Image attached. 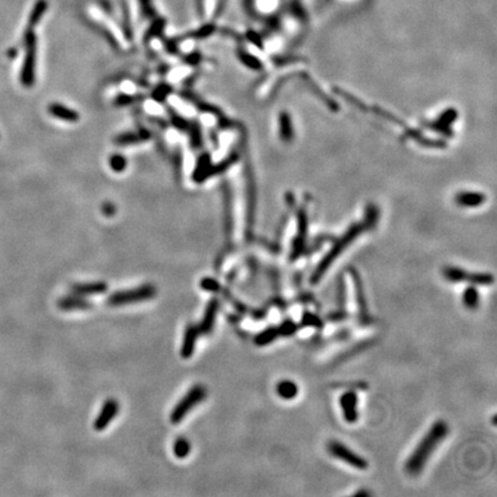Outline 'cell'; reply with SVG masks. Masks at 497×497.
I'll use <instances>...</instances> for the list:
<instances>
[{
    "label": "cell",
    "mask_w": 497,
    "mask_h": 497,
    "mask_svg": "<svg viewBox=\"0 0 497 497\" xmlns=\"http://www.w3.org/2000/svg\"><path fill=\"white\" fill-rule=\"evenodd\" d=\"M448 425L446 421L439 420L430 427L429 430L427 431L425 438L421 440L420 443L418 444L414 451L409 457V459L405 464V470L411 475L419 474L422 469L425 468L427 461H428L431 453L434 452L440 443H441L448 435Z\"/></svg>",
    "instance_id": "1"
},
{
    "label": "cell",
    "mask_w": 497,
    "mask_h": 497,
    "mask_svg": "<svg viewBox=\"0 0 497 497\" xmlns=\"http://www.w3.org/2000/svg\"><path fill=\"white\" fill-rule=\"evenodd\" d=\"M156 293L157 289L153 286L144 285L139 288H134V289L117 291V293L108 296L106 303L107 305H111V306H121V305H127L151 299L154 297Z\"/></svg>",
    "instance_id": "2"
},
{
    "label": "cell",
    "mask_w": 497,
    "mask_h": 497,
    "mask_svg": "<svg viewBox=\"0 0 497 497\" xmlns=\"http://www.w3.org/2000/svg\"><path fill=\"white\" fill-rule=\"evenodd\" d=\"M206 396V389L203 386H195L191 388L184 397H183L178 404L176 405L171 414L172 424H178L183 418H184L191 409L195 408L199 402L205 398Z\"/></svg>",
    "instance_id": "3"
},
{
    "label": "cell",
    "mask_w": 497,
    "mask_h": 497,
    "mask_svg": "<svg viewBox=\"0 0 497 497\" xmlns=\"http://www.w3.org/2000/svg\"><path fill=\"white\" fill-rule=\"evenodd\" d=\"M444 277L451 282H469L474 286H490L494 282V277L490 274L471 273L455 267L444 269Z\"/></svg>",
    "instance_id": "4"
},
{
    "label": "cell",
    "mask_w": 497,
    "mask_h": 497,
    "mask_svg": "<svg viewBox=\"0 0 497 497\" xmlns=\"http://www.w3.org/2000/svg\"><path fill=\"white\" fill-rule=\"evenodd\" d=\"M327 448H328V451L331 456L344 461V463L352 466V468H355L357 470L367 469L368 466L367 461H366L363 457H360L359 455L355 453L351 449H349L347 446H344L343 443L338 441H330Z\"/></svg>",
    "instance_id": "5"
},
{
    "label": "cell",
    "mask_w": 497,
    "mask_h": 497,
    "mask_svg": "<svg viewBox=\"0 0 497 497\" xmlns=\"http://www.w3.org/2000/svg\"><path fill=\"white\" fill-rule=\"evenodd\" d=\"M25 45H27V54H25L22 78L23 82H25L24 84H30L34 77V64L35 54H36V37L32 32V28H29L25 33Z\"/></svg>",
    "instance_id": "6"
},
{
    "label": "cell",
    "mask_w": 497,
    "mask_h": 497,
    "mask_svg": "<svg viewBox=\"0 0 497 497\" xmlns=\"http://www.w3.org/2000/svg\"><path fill=\"white\" fill-rule=\"evenodd\" d=\"M339 404L343 410V416L349 424H355L358 420V396L355 391H347L339 398Z\"/></svg>",
    "instance_id": "7"
},
{
    "label": "cell",
    "mask_w": 497,
    "mask_h": 497,
    "mask_svg": "<svg viewBox=\"0 0 497 497\" xmlns=\"http://www.w3.org/2000/svg\"><path fill=\"white\" fill-rule=\"evenodd\" d=\"M119 411V404L115 399H107L105 403H104L102 410L98 414V417L96 418L94 427L96 430H103L105 429L106 427L110 425V422L114 419L115 416Z\"/></svg>",
    "instance_id": "8"
},
{
    "label": "cell",
    "mask_w": 497,
    "mask_h": 497,
    "mask_svg": "<svg viewBox=\"0 0 497 497\" xmlns=\"http://www.w3.org/2000/svg\"><path fill=\"white\" fill-rule=\"evenodd\" d=\"M218 309H219V300L216 298H212L208 302L206 309H205L204 318L200 321L199 326H197L199 334L207 335L213 330V327L215 324V318L218 315Z\"/></svg>",
    "instance_id": "9"
},
{
    "label": "cell",
    "mask_w": 497,
    "mask_h": 497,
    "mask_svg": "<svg viewBox=\"0 0 497 497\" xmlns=\"http://www.w3.org/2000/svg\"><path fill=\"white\" fill-rule=\"evenodd\" d=\"M198 335H199V331L197 326L189 325L187 327V329L184 331V337H183L182 348H181V356L183 358L188 359L194 355Z\"/></svg>",
    "instance_id": "10"
},
{
    "label": "cell",
    "mask_w": 497,
    "mask_h": 497,
    "mask_svg": "<svg viewBox=\"0 0 497 497\" xmlns=\"http://www.w3.org/2000/svg\"><path fill=\"white\" fill-rule=\"evenodd\" d=\"M72 294L78 296H89L103 294L107 290V285L104 282H90V283H77L71 288Z\"/></svg>",
    "instance_id": "11"
},
{
    "label": "cell",
    "mask_w": 497,
    "mask_h": 497,
    "mask_svg": "<svg viewBox=\"0 0 497 497\" xmlns=\"http://www.w3.org/2000/svg\"><path fill=\"white\" fill-rule=\"evenodd\" d=\"M58 306L61 309H66V311H71V309H85L90 308L92 306L89 300H86L82 297V296L78 295H73L68 296V297L61 298L58 302Z\"/></svg>",
    "instance_id": "12"
},
{
    "label": "cell",
    "mask_w": 497,
    "mask_h": 497,
    "mask_svg": "<svg viewBox=\"0 0 497 497\" xmlns=\"http://www.w3.org/2000/svg\"><path fill=\"white\" fill-rule=\"evenodd\" d=\"M50 113L54 117H59V119L64 121H69V122H76L78 120V114L73 110H69L66 106L59 105V104H53V105L50 106Z\"/></svg>",
    "instance_id": "13"
},
{
    "label": "cell",
    "mask_w": 497,
    "mask_h": 497,
    "mask_svg": "<svg viewBox=\"0 0 497 497\" xmlns=\"http://www.w3.org/2000/svg\"><path fill=\"white\" fill-rule=\"evenodd\" d=\"M277 394L283 399H293L298 394V387L295 382L290 380H285L278 383L276 387Z\"/></svg>",
    "instance_id": "14"
},
{
    "label": "cell",
    "mask_w": 497,
    "mask_h": 497,
    "mask_svg": "<svg viewBox=\"0 0 497 497\" xmlns=\"http://www.w3.org/2000/svg\"><path fill=\"white\" fill-rule=\"evenodd\" d=\"M46 8H47L46 0H38V2L35 4V6L29 16V28L35 27V25L41 21L43 14H44L46 11Z\"/></svg>",
    "instance_id": "15"
},
{
    "label": "cell",
    "mask_w": 497,
    "mask_h": 497,
    "mask_svg": "<svg viewBox=\"0 0 497 497\" xmlns=\"http://www.w3.org/2000/svg\"><path fill=\"white\" fill-rule=\"evenodd\" d=\"M355 288H356V296H357V303H358V308L360 312V316L363 319H367V307H366L365 303V296H364V290L363 286H361L360 280L358 276L355 275Z\"/></svg>",
    "instance_id": "16"
},
{
    "label": "cell",
    "mask_w": 497,
    "mask_h": 497,
    "mask_svg": "<svg viewBox=\"0 0 497 497\" xmlns=\"http://www.w3.org/2000/svg\"><path fill=\"white\" fill-rule=\"evenodd\" d=\"M463 302L468 308H475L480 302V295H479L477 288L470 287L464 291Z\"/></svg>",
    "instance_id": "17"
},
{
    "label": "cell",
    "mask_w": 497,
    "mask_h": 497,
    "mask_svg": "<svg viewBox=\"0 0 497 497\" xmlns=\"http://www.w3.org/2000/svg\"><path fill=\"white\" fill-rule=\"evenodd\" d=\"M278 335H280V333H278V328L272 327V328L266 329L263 331V333L257 335L255 338V343L257 346H266V344L273 342Z\"/></svg>",
    "instance_id": "18"
},
{
    "label": "cell",
    "mask_w": 497,
    "mask_h": 497,
    "mask_svg": "<svg viewBox=\"0 0 497 497\" xmlns=\"http://www.w3.org/2000/svg\"><path fill=\"white\" fill-rule=\"evenodd\" d=\"M190 452V443L187 439L180 438L174 443V453L177 458H184Z\"/></svg>",
    "instance_id": "19"
},
{
    "label": "cell",
    "mask_w": 497,
    "mask_h": 497,
    "mask_svg": "<svg viewBox=\"0 0 497 497\" xmlns=\"http://www.w3.org/2000/svg\"><path fill=\"white\" fill-rule=\"evenodd\" d=\"M200 287L203 288V289L205 290H208V291H218L220 289V286H219V283H218L215 280H213V278H203L202 282H200Z\"/></svg>",
    "instance_id": "20"
},
{
    "label": "cell",
    "mask_w": 497,
    "mask_h": 497,
    "mask_svg": "<svg viewBox=\"0 0 497 497\" xmlns=\"http://www.w3.org/2000/svg\"><path fill=\"white\" fill-rule=\"evenodd\" d=\"M125 166H126V161L121 156H114L111 159V167L114 169V171L117 172L122 171V169L125 168Z\"/></svg>",
    "instance_id": "21"
},
{
    "label": "cell",
    "mask_w": 497,
    "mask_h": 497,
    "mask_svg": "<svg viewBox=\"0 0 497 497\" xmlns=\"http://www.w3.org/2000/svg\"><path fill=\"white\" fill-rule=\"evenodd\" d=\"M296 329V326L293 321H287L278 327V333L280 335H289L293 334Z\"/></svg>",
    "instance_id": "22"
},
{
    "label": "cell",
    "mask_w": 497,
    "mask_h": 497,
    "mask_svg": "<svg viewBox=\"0 0 497 497\" xmlns=\"http://www.w3.org/2000/svg\"><path fill=\"white\" fill-rule=\"evenodd\" d=\"M141 2L142 11L144 14L151 15L152 14V8H151V0H139Z\"/></svg>",
    "instance_id": "23"
}]
</instances>
